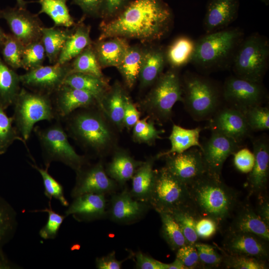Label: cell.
I'll list each match as a JSON object with an SVG mask.
<instances>
[{"label":"cell","mask_w":269,"mask_h":269,"mask_svg":"<svg viewBox=\"0 0 269 269\" xmlns=\"http://www.w3.org/2000/svg\"><path fill=\"white\" fill-rule=\"evenodd\" d=\"M223 251L232 255H244L268 261L269 241L252 233L228 231L223 243Z\"/></svg>","instance_id":"cell-20"},{"label":"cell","mask_w":269,"mask_h":269,"mask_svg":"<svg viewBox=\"0 0 269 269\" xmlns=\"http://www.w3.org/2000/svg\"><path fill=\"white\" fill-rule=\"evenodd\" d=\"M5 110L0 107V155L4 153L15 141L19 140L26 146V142L20 136L12 117L7 116Z\"/></svg>","instance_id":"cell-42"},{"label":"cell","mask_w":269,"mask_h":269,"mask_svg":"<svg viewBox=\"0 0 269 269\" xmlns=\"http://www.w3.org/2000/svg\"><path fill=\"white\" fill-rule=\"evenodd\" d=\"M252 132L269 130V108L258 106L249 108L243 112Z\"/></svg>","instance_id":"cell-48"},{"label":"cell","mask_w":269,"mask_h":269,"mask_svg":"<svg viewBox=\"0 0 269 269\" xmlns=\"http://www.w3.org/2000/svg\"><path fill=\"white\" fill-rule=\"evenodd\" d=\"M196 41L181 36L176 38L165 50L166 62L171 68L178 69L191 62L195 49Z\"/></svg>","instance_id":"cell-35"},{"label":"cell","mask_w":269,"mask_h":269,"mask_svg":"<svg viewBox=\"0 0 269 269\" xmlns=\"http://www.w3.org/2000/svg\"><path fill=\"white\" fill-rule=\"evenodd\" d=\"M229 231L252 233L269 241V225L256 213L249 204L238 205Z\"/></svg>","instance_id":"cell-24"},{"label":"cell","mask_w":269,"mask_h":269,"mask_svg":"<svg viewBox=\"0 0 269 269\" xmlns=\"http://www.w3.org/2000/svg\"><path fill=\"white\" fill-rule=\"evenodd\" d=\"M135 268L138 269H167V264L162 263L139 251L135 254Z\"/></svg>","instance_id":"cell-55"},{"label":"cell","mask_w":269,"mask_h":269,"mask_svg":"<svg viewBox=\"0 0 269 269\" xmlns=\"http://www.w3.org/2000/svg\"><path fill=\"white\" fill-rule=\"evenodd\" d=\"M219 226L213 219L197 216L195 222V230L199 239L208 240L217 233Z\"/></svg>","instance_id":"cell-53"},{"label":"cell","mask_w":269,"mask_h":269,"mask_svg":"<svg viewBox=\"0 0 269 269\" xmlns=\"http://www.w3.org/2000/svg\"><path fill=\"white\" fill-rule=\"evenodd\" d=\"M19 75L0 56V107L3 110L13 105L21 88Z\"/></svg>","instance_id":"cell-32"},{"label":"cell","mask_w":269,"mask_h":269,"mask_svg":"<svg viewBox=\"0 0 269 269\" xmlns=\"http://www.w3.org/2000/svg\"><path fill=\"white\" fill-rule=\"evenodd\" d=\"M211 132L210 137L201 143L200 150L206 173L220 179L225 161L242 147V144L219 132Z\"/></svg>","instance_id":"cell-13"},{"label":"cell","mask_w":269,"mask_h":269,"mask_svg":"<svg viewBox=\"0 0 269 269\" xmlns=\"http://www.w3.org/2000/svg\"><path fill=\"white\" fill-rule=\"evenodd\" d=\"M258 196L259 201L255 211L257 215L269 225V200L265 193Z\"/></svg>","instance_id":"cell-59"},{"label":"cell","mask_w":269,"mask_h":269,"mask_svg":"<svg viewBox=\"0 0 269 269\" xmlns=\"http://www.w3.org/2000/svg\"><path fill=\"white\" fill-rule=\"evenodd\" d=\"M17 226L15 210L0 195V250L12 239Z\"/></svg>","instance_id":"cell-38"},{"label":"cell","mask_w":269,"mask_h":269,"mask_svg":"<svg viewBox=\"0 0 269 269\" xmlns=\"http://www.w3.org/2000/svg\"><path fill=\"white\" fill-rule=\"evenodd\" d=\"M78 222H90L107 216L105 195L88 193L73 198L65 212Z\"/></svg>","instance_id":"cell-23"},{"label":"cell","mask_w":269,"mask_h":269,"mask_svg":"<svg viewBox=\"0 0 269 269\" xmlns=\"http://www.w3.org/2000/svg\"><path fill=\"white\" fill-rule=\"evenodd\" d=\"M73 31L72 29L62 27H43L41 41L44 46L46 57L49 63H57L65 41Z\"/></svg>","instance_id":"cell-34"},{"label":"cell","mask_w":269,"mask_h":269,"mask_svg":"<svg viewBox=\"0 0 269 269\" xmlns=\"http://www.w3.org/2000/svg\"><path fill=\"white\" fill-rule=\"evenodd\" d=\"M209 122L211 131L219 132L241 143L251 134L243 113L229 106L220 107Z\"/></svg>","instance_id":"cell-19"},{"label":"cell","mask_w":269,"mask_h":269,"mask_svg":"<svg viewBox=\"0 0 269 269\" xmlns=\"http://www.w3.org/2000/svg\"><path fill=\"white\" fill-rule=\"evenodd\" d=\"M70 64L72 72L82 73L105 78L95 54L93 44L85 48L72 60Z\"/></svg>","instance_id":"cell-40"},{"label":"cell","mask_w":269,"mask_h":269,"mask_svg":"<svg viewBox=\"0 0 269 269\" xmlns=\"http://www.w3.org/2000/svg\"><path fill=\"white\" fill-rule=\"evenodd\" d=\"M139 112L137 110L130 97L126 95L124 115V127L129 129L133 128L139 120Z\"/></svg>","instance_id":"cell-56"},{"label":"cell","mask_w":269,"mask_h":269,"mask_svg":"<svg viewBox=\"0 0 269 269\" xmlns=\"http://www.w3.org/2000/svg\"><path fill=\"white\" fill-rule=\"evenodd\" d=\"M201 267L216 268L223 264V255L219 253L215 248L209 244L199 243L195 244Z\"/></svg>","instance_id":"cell-50"},{"label":"cell","mask_w":269,"mask_h":269,"mask_svg":"<svg viewBox=\"0 0 269 269\" xmlns=\"http://www.w3.org/2000/svg\"><path fill=\"white\" fill-rule=\"evenodd\" d=\"M255 162L249 173L245 186L250 194L258 196L265 193L269 175V141L266 135L252 137Z\"/></svg>","instance_id":"cell-17"},{"label":"cell","mask_w":269,"mask_h":269,"mask_svg":"<svg viewBox=\"0 0 269 269\" xmlns=\"http://www.w3.org/2000/svg\"><path fill=\"white\" fill-rule=\"evenodd\" d=\"M126 260L118 261L116 258L115 252L107 255L97 258L95 260L96 268L98 269H120L123 263Z\"/></svg>","instance_id":"cell-58"},{"label":"cell","mask_w":269,"mask_h":269,"mask_svg":"<svg viewBox=\"0 0 269 269\" xmlns=\"http://www.w3.org/2000/svg\"><path fill=\"white\" fill-rule=\"evenodd\" d=\"M269 61V39L256 32L244 38L237 50L232 66L235 76L262 83L268 69Z\"/></svg>","instance_id":"cell-6"},{"label":"cell","mask_w":269,"mask_h":269,"mask_svg":"<svg viewBox=\"0 0 269 269\" xmlns=\"http://www.w3.org/2000/svg\"><path fill=\"white\" fill-rule=\"evenodd\" d=\"M261 1L265 3L266 5H268L269 3V0H260Z\"/></svg>","instance_id":"cell-64"},{"label":"cell","mask_w":269,"mask_h":269,"mask_svg":"<svg viewBox=\"0 0 269 269\" xmlns=\"http://www.w3.org/2000/svg\"><path fill=\"white\" fill-rule=\"evenodd\" d=\"M63 84L90 93L96 99L99 108L110 90L105 78L78 72L70 73L66 78Z\"/></svg>","instance_id":"cell-29"},{"label":"cell","mask_w":269,"mask_h":269,"mask_svg":"<svg viewBox=\"0 0 269 269\" xmlns=\"http://www.w3.org/2000/svg\"><path fill=\"white\" fill-rule=\"evenodd\" d=\"M167 269H186L183 264L177 259L169 264H167Z\"/></svg>","instance_id":"cell-61"},{"label":"cell","mask_w":269,"mask_h":269,"mask_svg":"<svg viewBox=\"0 0 269 269\" xmlns=\"http://www.w3.org/2000/svg\"><path fill=\"white\" fill-rule=\"evenodd\" d=\"M144 50L138 46H130L124 59L116 67L130 89L134 86L138 79Z\"/></svg>","instance_id":"cell-36"},{"label":"cell","mask_w":269,"mask_h":269,"mask_svg":"<svg viewBox=\"0 0 269 269\" xmlns=\"http://www.w3.org/2000/svg\"><path fill=\"white\" fill-rule=\"evenodd\" d=\"M143 161L134 159L126 150H118L108 163L106 172L118 184L124 185L132 179L135 171Z\"/></svg>","instance_id":"cell-30"},{"label":"cell","mask_w":269,"mask_h":269,"mask_svg":"<svg viewBox=\"0 0 269 269\" xmlns=\"http://www.w3.org/2000/svg\"><path fill=\"white\" fill-rule=\"evenodd\" d=\"M148 118L139 120L133 127V138L135 142L150 145L161 138L160 134L164 131L156 129L153 122L148 121Z\"/></svg>","instance_id":"cell-46"},{"label":"cell","mask_w":269,"mask_h":269,"mask_svg":"<svg viewBox=\"0 0 269 269\" xmlns=\"http://www.w3.org/2000/svg\"><path fill=\"white\" fill-rule=\"evenodd\" d=\"M223 264L227 269H267V261L255 257L229 254L222 251Z\"/></svg>","instance_id":"cell-45"},{"label":"cell","mask_w":269,"mask_h":269,"mask_svg":"<svg viewBox=\"0 0 269 269\" xmlns=\"http://www.w3.org/2000/svg\"><path fill=\"white\" fill-rule=\"evenodd\" d=\"M93 43L90 37V26L85 24L82 21L75 24L72 33L64 43L57 63L65 64L70 62Z\"/></svg>","instance_id":"cell-28"},{"label":"cell","mask_w":269,"mask_h":269,"mask_svg":"<svg viewBox=\"0 0 269 269\" xmlns=\"http://www.w3.org/2000/svg\"><path fill=\"white\" fill-rule=\"evenodd\" d=\"M24 46L11 33L6 34L0 48L3 61L15 70L21 68V58Z\"/></svg>","instance_id":"cell-43"},{"label":"cell","mask_w":269,"mask_h":269,"mask_svg":"<svg viewBox=\"0 0 269 269\" xmlns=\"http://www.w3.org/2000/svg\"><path fill=\"white\" fill-rule=\"evenodd\" d=\"M172 12L163 0H131L113 18L100 25L98 40L121 37L150 42L162 39L169 31Z\"/></svg>","instance_id":"cell-1"},{"label":"cell","mask_w":269,"mask_h":269,"mask_svg":"<svg viewBox=\"0 0 269 269\" xmlns=\"http://www.w3.org/2000/svg\"><path fill=\"white\" fill-rule=\"evenodd\" d=\"M161 221V235L170 249L176 252L187 244L181 229L172 216L168 213H158Z\"/></svg>","instance_id":"cell-39"},{"label":"cell","mask_w":269,"mask_h":269,"mask_svg":"<svg viewBox=\"0 0 269 269\" xmlns=\"http://www.w3.org/2000/svg\"><path fill=\"white\" fill-rule=\"evenodd\" d=\"M68 0H38L41 5L37 13H45L53 21L54 26L69 28L75 24L67 5Z\"/></svg>","instance_id":"cell-37"},{"label":"cell","mask_w":269,"mask_h":269,"mask_svg":"<svg viewBox=\"0 0 269 269\" xmlns=\"http://www.w3.org/2000/svg\"><path fill=\"white\" fill-rule=\"evenodd\" d=\"M131 0H103L100 17L110 19L119 13Z\"/></svg>","instance_id":"cell-54"},{"label":"cell","mask_w":269,"mask_h":269,"mask_svg":"<svg viewBox=\"0 0 269 269\" xmlns=\"http://www.w3.org/2000/svg\"><path fill=\"white\" fill-rule=\"evenodd\" d=\"M156 156L150 157L138 167L132 177L130 191L135 199L148 203L155 179L153 165ZM149 204V203H148Z\"/></svg>","instance_id":"cell-27"},{"label":"cell","mask_w":269,"mask_h":269,"mask_svg":"<svg viewBox=\"0 0 269 269\" xmlns=\"http://www.w3.org/2000/svg\"><path fill=\"white\" fill-rule=\"evenodd\" d=\"M90 108L72 113L64 119L73 138L85 148L100 154L111 144L113 135L103 117Z\"/></svg>","instance_id":"cell-5"},{"label":"cell","mask_w":269,"mask_h":269,"mask_svg":"<svg viewBox=\"0 0 269 269\" xmlns=\"http://www.w3.org/2000/svg\"><path fill=\"white\" fill-rule=\"evenodd\" d=\"M233 155L234 166L238 171L243 173H249L251 171L255 162L253 151L247 147H241Z\"/></svg>","instance_id":"cell-52"},{"label":"cell","mask_w":269,"mask_h":269,"mask_svg":"<svg viewBox=\"0 0 269 269\" xmlns=\"http://www.w3.org/2000/svg\"><path fill=\"white\" fill-rule=\"evenodd\" d=\"M187 186L190 208L199 216L213 219L219 226L231 217L240 203L235 189L207 173Z\"/></svg>","instance_id":"cell-2"},{"label":"cell","mask_w":269,"mask_h":269,"mask_svg":"<svg viewBox=\"0 0 269 269\" xmlns=\"http://www.w3.org/2000/svg\"><path fill=\"white\" fill-rule=\"evenodd\" d=\"M148 203L158 213H171L190 207L188 186L171 174L164 166L155 170V179Z\"/></svg>","instance_id":"cell-10"},{"label":"cell","mask_w":269,"mask_h":269,"mask_svg":"<svg viewBox=\"0 0 269 269\" xmlns=\"http://www.w3.org/2000/svg\"><path fill=\"white\" fill-rule=\"evenodd\" d=\"M182 103L196 121H209L220 108L222 89L211 79L187 72L181 79Z\"/></svg>","instance_id":"cell-4"},{"label":"cell","mask_w":269,"mask_h":269,"mask_svg":"<svg viewBox=\"0 0 269 269\" xmlns=\"http://www.w3.org/2000/svg\"><path fill=\"white\" fill-rule=\"evenodd\" d=\"M171 214L179 224L187 244L195 245L199 238L195 230V222L198 216L190 207L174 211Z\"/></svg>","instance_id":"cell-41"},{"label":"cell","mask_w":269,"mask_h":269,"mask_svg":"<svg viewBox=\"0 0 269 269\" xmlns=\"http://www.w3.org/2000/svg\"><path fill=\"white\" fill-rule=\"evenodd\" d=\"M222 95L229 106L242 113L250 108L263 105L268 98L267 91L262 83L248 81L235 75L225 80Z\"/></svg>","instance_id":"cell-11"},{"label":"cell","mask_w":269,"mask_h":269,"mask_svg":"<svg viewBox=\"0 0 269 269\" xmlns=\"http://www.w3.org/2000/svg\"><path fill=\"white\" fill-rule=\"evenodd\" d=\"M202 130L200 127L188 129L174 124L168 137L171 147L167 151L157 154L155 156L156 159L169 154L180 153L194 146H197L200 149L201 144L199 138Z\"/></svg>","instance_id":"cell-31"},{"label":"cell","mask_w":269,"mask_h":269,"mask_svg":"<svg viewBox=\"0 0 269 269\" xmlns=\"http://www.w3.org/2000/svg\"><path fill=\"white\" fill-rule=\"evenodd\" d=\"M33 131L41 146L45 168L48 169L53 161H59L76 172L88 164L86 158L78 154L69 143L60 120L44 128L35 127Z\"/></svg>","instance_id":"cell-7"},{"label":"cell","mask_w":269,"mask_h":269,"mask_svg":"<svg viewBox=\"0 0 269 269\" xmlns=\"http://www.w3.org/2000/svg\"><path fill=\"white\" fill-rule=\"evenodd\" d=\"M239 0H208L203 20L206 33L226 28L237 18Z\"/></svg>","instance_id":"cell-22"},{"label":"cell","mask_w":269,"mask_h":269,"mask_svg":"<svg viewBox=\"0 0 269 269\" xmlns=\"http://www.w3.org/2000/svg\"><path fill=\"white\" fill-rule=\"evenodd\" d=\"M0 18L6 21L11 34L24 46L41 40L44 26L38 14L16 6L0 10Z\"/></svg>","instance_id":"cell-14"},{"label":"cell","mask_w":269,"mask_h":269,"mask_svg":"<svg viewBox=\"0 0 269 269\" xmlns=\"http://www.w3.org/2000/svg\"><path fill=\"white\" fill-rule=\"evenodd\" d=\"M16 6L20 8H26L27 2L24 0H16Z\"/></svg>","instance_id":"cell-63"},{"label":"cell","mask_w":269,"mask_h":269,"mask_svg":"<svg viewBox=\"0 0 269 269\" xmlns=\"http://www.w3.org/2000/svg\"><path fill=\"white\" fill-rule=\"evenodd\" d=\"M21 267L11 262L3 252L0 250V269H18Z\"/></svg>","instance_id":"cell-60"},{"label":"cell","mask_w":269,"mask_h":269,"mask_svg":"<svg viewBox=\"0 0 269 269\" xmlns=\"http://www.w3.org/2000/svg\"><path fill=\"white\" fill-rule=\"evenodd\" d=\"M76 173L75 184L70 193L73 198L88 193L112 194L117 188L118 183L108 175L101 161L87 164Z\"/></svg>","instance_id":"cell-15"},{"label":"cell","mask_w":269,"mask_h":269,"mask_svg":"<svg viewBox=\"0 0 269 269\" xmlns=\"http://www.w3.org/2000/svg\"><path fill=\"white\" fill-rule=\"evenodd\" d=\"M103 0H72V3L80 6L84 14L88 16H100Z\"/></svg>","instance_id":"cell-57"},{"label":"cell","mask_w":269,"mask_h":269,"mask_svg":"<svg viewBox=\"0 0 269 269\" xmlns=\"http://www.w3.org/2000/svg\"><path fill=\"white\" fill-rule=\"evenodd\" d=\"M56 120H63L78 109L97 105L93 95L84 91L63 84L52 96Z\"/></svg>","instance_id":"cell-21"},{"label":"cell","mask_w":269,"mask_h":269,"mask_svg":"<svg viewBox=\"0 0 269 269\" xmlns=\"http://www.w3.org/2000/svg\"><path fill=\"white\" fill-rule=\"evenodd\" d=\"M166 62L165 50L161 47H151L144 50L138 77L141 87L152 85L163 73Z\"/></svg>","instance_id":"cell-26"},{"label":"cell","mask_w":269,"mask_h":269,"mask_svg":"<svg viewBox=\"0 0 269 269\" xmlns=\"http://www.w3.org/2000/svg\"><path fill=\"white\" fill-rule=\"evenodd\" d=\"M126 95L120 84L116 83L107 93L100 108L120 129L124 127V115Z\"/></svg>","instance_id":"cell-33"},{"label":"cell","mask_w":269,"mask_h":269,"mask_svg":"<svg viewBox=\"0 0 269 269\" xmlns=\"http://www.w3.org/2000/svg\"><path fill=\"white\" fill-rule=\"evenodd\" d=\"M93 46L100 65L105 68L118 66L130 45L127 39L113 37L93 42Z\"/></svg>","instance_id":"cell-25"},{"label":"cell","mask_w":269,"mask_h":269,"mask_svg":"<svg viewBox=\"0 0 269 269\" xmlns=\"http://www.w3.org/2000/svg\"><path fill=\"white\" fill-rule=\"evenodd\" d=\"M176 258L183 264L186 269L201 267L195 245L186 244L179 248L176 251Z\"/></svg>","instance_id":"cell-51"},{"label":"cell","mask_w":269,"mask_h":269,"mask_svg":"<svg viewBox=\"0 0 269 269\" xmlns=\"http://www.w3.org/2000/svg\"><path fill=\"white\" fill-rule=\"evenodd\" d=\"M50 203V201H49L48 208L32 211L33 212H42L48 213L47 221L39 232V236L44 240H53L56 238L59 230L66 217L65 215L59 214L53 210Z\"/></svg>","instance_id":"cell-49"},{"label":"cell","mask_w":269,"mask_h":269,"mask_svg":"<svg viewBox=\"0 0 269 269\" xmlns=\"http://www.w3.org/2000/svg\"><path fill=\"white\" fill-rule=\"evenodd\" d=\"M153 85L143 101V107L154 120L167 122L171 118L174 104L183 101L181 79L176 69L171 68Z\"/></svg>","instance_id":"cell-9"},{"label":"cell","mask_w":269,"mask_h":269,"mask_svg":"<svg viewBox=\"0 0 269 269\" xmlns=\"http://www.w3.org/2000/svg\"><path fill=\"white\" fill-rule=\"evenodd\" d=\"M147 203L135 199L129 190L112 194L107 215L112 221L121 224H130L142 219L150 209Z\"/></svg>","instance_id":"cell-18"},{"label":"cell","mask_w":269,"mask_h":269,"mask_svg":"<svg viewBox=\"0 0 269 269\" xmlns=\"http://www.w3.org/2000/svg\"><path fill=\"white\" fill-rule=\"evenodd\" d=\"M164 167L174 177L187 185L206 173L200 149L190 148L180 153L164 156Z\"/></svg>","instance_id":"cell-16"},{"label":"cell","mask_w":269,"mask_h":269,"mask_svg":"<svg viewBox=\"0 0 269 269\" xmlns=\"http://www.w3.org/2000/svg\"><path fill=\"white\" fill-rule=\"evenodd\" d=\"M244 36L239 27H227L206 34L196 41L191 63L203 73L229 68Z\"/></svg>","instance_id":"cell-3"},{"label":"cell","mask_w":269,"mask_h":269,"mask_svg":"<svg viewBox=\"0 0 269 269\" xmlns=\"http://www.w3.org/2000/svg\"><path fill=\"white\" fill-rule=\"evenodd\" d=\"M6 36V33L3 31L0 26V50L4 41Z\"/></svg>","instance_id":"cell-62"},{"label":"cell","mask_w":269,"mask_h":269,"mask_svg":"<svg viewBox=\"0 0 269 269\" xmlns=\"http://www.w3.org/2000/svg\"><path fill=\"white\" fill-rule=\"evenodd\" d=\"M13 122L25 142L35 124L41 121L56 119L51 96L21 87L13 104Z\"/></svg>","instance_id":"cell-8"},{"label":"cell","mask_w":269,"mask_h":269,"mask_svg":"<svg viewBox=\"0 0 269 269\" xmlns=\"http://www.w3.org/2000/svg\"><path fill=\"white\" fill-rule=\"evenodd\" d=\"M46 54L40 40L24 46L22 58L21 68L28 71L42 65Z\"/></svg>","instance_id":"cell-47"},{"label":"cell","mask_w":269,"mask_h":269,"mask_svg":"<svg viewBox=\"0 0 269 269\" xmlns=\"http://www.w3.org/2000/svg\"><path fill=\"white\" fill-rule=\"evenodd\" d=\"M72 72L70 62L41 66L19 75L21 84L25 88L51 96L63 84Z\"/></svg>","instance_id":"cell-12"},{"label":"cell","mask_w":269,"mask_h":269,"mask_svg":"<svg viewBox=\"0 0 269 269\" xmlns=\"http://www.w3.org/2000/svg\"><path fill=\"white\" fill-rule=\"evenodd\" d=\"M30 164L39 173L42 178L45 196L50 200L53 198L63 206L68 207L69 204L64 196L63 186L48 173V169L41 168L35 163Z\"/></svg>","instance_id":"cell-44"}]
</instances>
